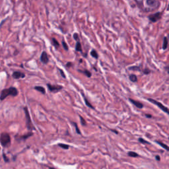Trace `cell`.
Here are the masks:
<instances>
[{
    "label": "cell",
    "instance_id": "cell-1",
    "mask_svg": "<svg viewBox=\"0 0 169 169\" xmlns=\"http://www.w3.org/2000/svg\"><path fill=\"white\" fill-rule=\"evenodd\" d=\"M19 95V91L17 89L14 87H10L8 89H4L1 92V101H3L9 96H17Z\"/></svg>",
    "mask_w": 169,
    "mask_h": 169
},
{
    "label": "cell",
    "instance_id": "cell-2",
    "mask_svg": "<svg viewBox=\"0 0 169 169\" xmlns=\"http://www.w3.org/2000/svg\"><path fill=\"white\" fill-rule=\"evenodd\" d=\"M0 142H1V145L3 147H8L11 143V137L9 136V135L6 132L1 133V137H0Z\"/></svg>",
    "mask_w": 169,
    "mask_h": 169
},
{
    "label": "cell",
    "instance_id": "cell-3",
    "mask_svg": "<svg viewBox=\"0 0 169 169\" xmlns=\"http://www.w3.org/2000/svg\"><path fill=\"white\" fill-rule=\"evenodd\" d=\"M24 111H25V117H26V124H27V128L29 130V131H32L34 130V127L33 125L32 121H31V118H30V114L28 112V110L27 107H24Z\"/></svg>",
    "mask_w": 169,
    "mask_h": 169
},
{
    "label": "cell",
    "instance_id": "cell-4",
    "mask_svg": "<svg viewBox=\"0 0 169 169\" xmlns=\"http://www.w3.org/2000/svg\"><path fill=\"white\" fill-rule=\"evenodd\" d=\"M147 100L149 101L150 102H151V103L155 104L156 106H157V107H158L160 109L162 110L164 112H165V113H166L167 114L169 115V109L167 108V107H164L163 104L161 103V102H158L157 101L154 100V99H153V98H147Z\"/></svg>",
    "mask_w": 169,
    "mask_h": 169
},
{
    "label": "cell",
    "instance_id": "cell-5",
    "mask_svg": "<svg viewBox=\"0 0 169 169\" xmlns=\"http://www.w3.org/2000/svg\"><path fill=\"white\" fill-rule=\"evenodd\" d=\"M46 86L48 90L53 93H58L63 89L62 85H59V84H51L50 83H47Z\"/></svg>",
    "mask_w": 169,
    "mask_h": 169
},
{
    "label": "cell",
    "instance_id": "cell-6",
    "mask_svg": "<svg viewBox=\"0 0 169 169\" xmlns=\"http://www.w3.org/2000/svg\"><path fill=\"white\" fill-rule=\"evenodd\" d=\"M162 15H163V13L161 12H157L155 13L149 15L148 16V19L151 22L154 23L157 22L158 21L161 20L162 18Z\"/></svg>",
    "mask_w": 169,
    "mask_h": 169
},
{
    "label": "cell",
    "instance_id": "cell-7",
    "mask_svg": "<svg viewBox=\"0 0 169 169\" xmlns=\"http://www.w3.org/2000/svg\"><path fill=\"white\" fill-rule=\"evenodd\" d=\"M40 60L41 62L44 65H46V64H48V63L49 62V57H48V55L46 51H43L42 52Z\"/></svg>",
    "mask_w": 169,
    "mask_h": 169
},
{
    "label": "cell",
    "instance_id": "cell-8",
    "mask_svg": "<svg viewBox=\"0 0 169 169\" xmlns=\"http://www.w3.org/2000/svg\"><path fill=\"white\" fill-rule=\"evenodd\" d=\"M26 75L23 72H21L19 71H14L13 74H12V77L13 78L15 79H23L25 78Z\"/></svg>",
    "mask_w": 169,
    "mask_h": 169
},
{
    "label": "cell",
    "instance_id": "cell-9",
    "mask_svg": "<svg viewBox=\"0 0 169 169\" xmlns=\"http://www.w3.org/2000/svg\"><path fill=\"white\" fill-rule=\"evenodd\" d=\"M146 4L150 7H157L158 6L157 0H146Z\"/></svg>",
    "mask_w": 169,
    "mask_h": 169
},
{
    "label": "cell",
    "instance_id": "cell-10",
    "mask_svg": "<svg viewBox=\"0 0 169 169\" xmlns=\"http://www.w3.org/2000/svg\"><path fill=\"white\" fill-rule=\"evenodd\" d=\"M129 101H130V102L131 104H133L135 107H136L137 108H140V109H141V108H143V104L141 102H139V101H135V100L132 99V98H129Z\"/></svg>",
    "mask_w": 169,
    "mask_h": 169
},
{
    "label": "cell",
    "instance_id": "cell-11",
    "mask_svg": "<svg viewBox=\"0 0 169 169\" xmlns=\"http://www.w3.org/2000/svg\"><path fill=\"white\" fill-rule=\"evenodd\" d=\"M77 71L79 73L84 74L85 76H87L89 78H90L92 76V73L90 71H89L87 69H84V70H81V69H77Z\"/></svg>",
    "mask_w": 169,
    "mask_h": 169
},
{
    "label": "cell",
    "instance_id": "cell-12",
    "mask_svg": "<svg viewBox=\"0 0 169 169\" xmlns=\"http://www.w3.org/2000/svg\"><path fill=\"white\" fill-rule=\"evenodd\" d=\"M81 95L82 96H83V98H84V102H85V104H86V106L87 107H88L89 108H92V109H95V108H94V107H93V105L91 104L89 102V101L87 100V97L84 96V95L83 94V93H81Z\"/></svg>",
    "mask_w": 169,
    "mask_h": 169
},
{
    "label": "cell",
    "instance_id": "cell-13",
    "mask_svg": "<svg viewBox=\"0 0 169 169\" xmlns=\"http://www.w3.org/2000/svg\"><path fill=\"white\" fill-rule=\"evenodd\" d=\"M34 89H35L36 90L40 92V93L43 94V95H45V94H46V89H44V87H42V86H35V87H34Z\"/></svg>",
    "mask_w": 169,
    "mask_h": 169
},
{
    "label": "cell",
    "instance_id": "cell-14",
    "mask_svg": "<svg viewBox=\"0 0 169 169\" xmlns=\"http://www.w3.org/2000/svg\"><path fill=\"white\" fill-rule=\"evenodd\" d=\"M168 44H169V40H168V38L167 37H164L163 38V46H162V49L163 50L167 49L168 48Z\"/></svg>",
    "mask_w": 169,
    "mask_h": 169
},
{
    "label": "cell",
    "instance_id": "cell-15",
    "mask_svg": "<svg viewBox=\"0 0 169 169\" xmlns=\"http://www.w3.org/2000/svg\"><path fill=\"white\" fill-rule=\"evenodd\" d=\"M75 51L79 52H83V49H82V46L80 41H77L75 45Z\"/></svg>",
    "mask_w": 169,
    "mask_h": 169
},
{
    "label": "cell",
    "instance_id": "cell-16",
    "mask_svg": "<svg viewBox=\"0 0 169 169\" xmlns=\"http://www.w3.org/2000/svg\"><path fill=\"white\" fill-rule=\"evenodd\" d=\"M90 56H91L93 58H95V59H96V60L98 59L99 56H98V52H96V50H95V49H93L92 50H91V52H90Z\"/></svg>",
    "mask_w": 169,
    "mask_h": 169
},
{
    "label": "cell",
    "instance_id": "cell-17",
    "mask_svg": "<svg viewBox=\"0 0 169 169\" xmlns=\"http://www.w3.org/2000/svg\"><path fill=\"white\" fill-rule=\"evenodd\" d=\"M129 79L130 81L133 82V83H136L137 81V77L135 74H131L129 76Z\"/></svg>",
    "mask_w": 169,
    "mask_h": 169
},
{
    "label": "cell",
    "instance_id": "cell-18",
    "mask_svg": "<svg viewBox=\"0 0 169 169\" xmlns=\"http://www.w3.org/2000/svg\"><path fill=\"white\" fill-rule=\"evenodd\" d=\"M52 44H53V46L55 47V48H56V49H57V48L60 47V43H59V42H58L56 38H52Z\"/></svg>",
    "mask_w": 169,
    "mask_h": 169
},
{
    "label": "cell",
    "instance_id": "cell-19",
    "mask_svg": "<svg viewBox=\"0 0 169 169\" xmlns=\"http://www.w3.org/2000/svg\"><path fill=\"white\" fill-rule=\"evenodd\" d=\"M156 143H157V144H158L161 147H162L163 148H164V149H166V151H169V147L167 145L164 144V143H163V142H161V141H156Z\"/></svg>",
    "mask_w": 169,
    "mask_h": 169
},
{
    "label": "cell",
    "instance_id": "cell-20",
    "mask_svg": "<svg viewBox=\"0 0 169 169\" xmlns=\"http://www.w3.org/2000/svg\"><path fill=\"white\" fill-rule=\"evenodd\" d=\"M128 69L134 71H141L140 66H131L128 68Z\"/></svg>",
    "mask_w": 169,
    "mask_h": 169
},
{
    "label": "cell",
    "instance_id": "cell-21",
    "mask_svg": "<svg viewBox=\"0 0 169 169\" xmlns=\"http://www.w3.org/2000/svg\"><path fill=\"white\" fill-rule=\"evenodd\" d=\"M128 155L129 157H139V155L137 154L135 152H134V151H129L128 153Z\"/></svg>",
    "mask_w": 169,
    "mask_h": 169
},
{
    "label": "cell",
    "instance_id": "cell-22",
    "mask_svg": "<svg viewBox=\"0 0 169 169\" xmlns=\"http://www.w3.org/2000/svg\"><path fill=\"white\" fill-rule=\"evenodd\" d=\"M31 135H33V134L32 133H28V134H26V135H22V136L20 137V139H22V140H25V139H28Z\"/></svg>",
    "mask_w": 169,
    "mask_h": 169
},
{
    "label": "cell",
    "instance_id": "cell-23",
    "mask_svg": "<svg viewBox=\"0 0 169 169\" xmlns=\"http://www.w3.org/2000/svg\"><path fill=\"white\" fill-rule=\"evenodd\" d=\"M62 46L63 48V49L65 50L66 51H68V50H69V47H68V45L67 43L65 42V40H63L62 41Z\"/></svg>",
    "mask_w": 169,
    "mask_h": 169
},
{
    "label": "cell",
    "instance_id": "cell-24",
    "mask_svg": "<svg viewBox=\"0 0 169 169\" xmlns=\"http://www.w3.org/2000/svg\"><path fill=\"white\" fill-rule=\"evenodd\" d=\"M58 146L61 147V148L63 149H68L69 147V146L68 145L63 144V143H59V144H58Z\"/></svg>",
    "mask_w": 169,
    "mask_h": 169
},
{
    "label": "cell",
    "instance_id": "cell-25",
    "mask_svg": "<svg viewBox=\"0 0 169 169\" xmlns=\"http://www.w3.org/2000/svg\"><path fill=\"white\" fill-rule=\"evenodd\" d=\"M143 74H145V75H149V73H151V71L150 69L149 68H145L144 69H143Z\"/></svg>",
    "mask_w": 169,
    "mask_h": 169
},
{
    "label": "cell",
    "instance_id": "cell-26",
    "mask_svg": "<svg viewBox=\"0 0 169 169\" xmlns=\"http://www.w3.org/2000/svg\"><path fill=\"white\" fill-rule=\"evenodd\" d=\"M57 70L60 71V75H61V76L63 78H64V79H66V74H65V73L63 72V71L62 69L60 68H57Z\"/></svg>",
    "mask_w": 169,
    "mask_h": 169
},
{
    "label": "cell",
    "instance_id": "cell-27",
    "mask_svg": "<svg viewBox=\"0 0 169 169\" xmlns=\"http://www.w3.org/2000/svg\"><path fill=\"white\" fill-rule=\"evenodd\" d=\"M79 118H80V121H81V124L83 125H87V123H86V121L84 120L83 118L81 116L79 115Z\"/></svg>",
    "mask_w": 169,
    "mask_h": 169
},
{
    "label": "cell",
    "instance_id": "cell-28",
    "mask_svg": "<svg viewBox=\"0 0 169 169\" xmlns=\"http://www.w3.org/2000/svg\"><path fill=\"white\" fill-rule=\"evenodd\" d=\"M74 125H75V130H76V132L77 134H81V131H80V130L79 129V128H78V126H77V125L76 123L75 122H73L72 123Z\"/></svg>",
    "mask_w": 169,
    "mask_h": 169
},
{
    "label": "cell",
    "instance_id": "cell-29",
    "mask_svg": "<svg viewBox=\"0 0 169 169\" xmlns=\"http://www.w3.org/2000/svg\"><path fill=\"white\" fill-rule=\"evenodd\" d=\"M138 141H139L140 143H144V144H150L149 142L147 141L146 140H145V139H143V138H139Z\"/></svg>",
    "mask_w": 169,
    "mask_h": 169
},
{
    "label": "cell",
    "instance_id": "cell-30",
    "mask_svg": "<svg viewBox=\"0 0 169 169\" xmlns=\"http://www.w3.org/2000/svg\"><path fill=\"white\" fill-rule=\"evenodd\" d=\"M73 37L74 40H76L77 42V41H79V34H78L77 33H73Z\"/></svg>",
    "mask_w": 169,
    "mask_h": 169
},
{
    "label": "cell",
    "instance_id": "cell-31",
    "mask_svg": "<svg viewBox=\"0 0 169 169\" xmlns=\"http://www.w3.org/2000/svg\"><path fill=\"white\" fill-rule=\"evenodd\" d=\"M73 66V63L72 62H68L67 63H66V66L67 67V68H71V67H72V66Z\"/></svg>",
    "mask_w": 169,
    "mask_h": 169
},
{
    "label": "cell",
    "instance_id": "cell-32",
    "mask_svg": "<svg viewBox=\"0 0 169 169\" xmlns=\"http://www.w3.org/2000/svg\"><path fill=\"white\" fill-rule=\"evenodd\" d=\"M3 158H4V161H5V162L6 163H8L9 162V158L7 157V156L5 155V153H3Z\"/></svg>",
    "mask_w": 169,
    "mask_h": 169
},
{
    "label": "cell",
    "instance_id": "cell-33",
    "mask_svg": "<svg viewBox=\"0 0 169 169\" xmlns=\"http://www.w3.org/2000/svg\"><path fill=\"white\" fill-rule=\"evenodd\" d=\"M164 69L166 70L167 73L169 75V66H165V67H164Z\"/></svg>",
    "mask_w": 169,
    "mask_h": 169
},
{
    "label": "cell",
    "instance_id": "cell-34",
    "mask_svg": "<svg viewBox=\"0 0 169 169\" xmlns=\"http://www.w3.org/2000/svg\"><path fill=\"white\" fill-rule=\"evenodd\" d=\"M155 158H156V160H157V161H159L160 160H161V158H160V157H159L158 155L156 156Z\"/></svg>",
    "mask_w": 169,
    "mask_h": 169
},
{
    "label": "cell",
    "instance_id": "cell-35",
    "mask_svg": "<svg viewBox=\"0 0 169 169\" xmlns=\"http://www.w3.org/2000/svg\"><path fill=\"white\" fill-rule=\"evenodd\" d=\"M145 116L147 118H152V116L150 114H145Z\"/></svg>",
    "mask_w": 169,
    "mask_h": 169
},
{
    "label": "cell",
    "instance_id": "cell-36",
    "mask_svg": "<svg viewBox=\"0 0 169 169\" xmlns=\"http://www.w3.org/2000/svg\"><path fill=\"white\" fill-rule=\"evenodd\" d=\"M111 131H114V132L115 134H118V131H116V130H111Z\"/></svg>",
    "mask_w": 169,
    "mask_h": 169
},
{
    "label": "cell",
    "instance_id": "cell-37",
    "mask_svg": "<svg viewBox=\"0 0 169 169\" xmlns=\"http://www.w3.org/2000/svg\"><path fill=\"white\" fill-rule=\"evenodd\" d=\"M167 11H169V6H168V7H167Z\"/></svg>",
    "mask_w": 169,
    "mask_h": 169
},
{
    "label": "cell",
    "instance_id": "cell-38",
    "mask_svg": "<svg viewBox=\"0 0 169 169\" xmlns=\"http://www.w3.org/2000/svg\"><path fill=\"white\" fill-rule=\"evenodd\" d=\"M49 169H54V168H52V167H49Z\"/></svg>",
    "mask_w": 169,
    "mask_h": 169
}]
</instances>
